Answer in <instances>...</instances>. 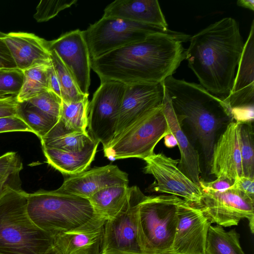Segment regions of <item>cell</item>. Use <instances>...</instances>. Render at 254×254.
Returning a JSON list of instances; mask_svg holds the SVG:
<instances>
[{
    "label": "cell",
    "mask_w": 254,
    "mask_h": 254,
    "mask_svg": "<svg viewBox=\"0 0 254 254\" xmlns=\"http://www.w3.org/2000/svg\"><path fill=\"white\" fill-rule=\"evenodd\" d=\"M190 37L180 32L154 34L91 59V68L101 82L163 83L185 59L182 43Z\"/></svg>",
    "instance_id": "cell-1"
},
{
    "label": "cell",
    "mask_w": 254,
    "mask_h": 254,
    "mask_svg": "<svg viewBox=\"0 0 254 254\" xmlns=\"http://www.w3.org/2000/svg\"><path fill=\"white\" fill-rule=\"evenodd\" d=\"M190 41L185 59L200 84L216 96H227L244 45L237 21L223 18L191 36Z\"/></svg>",
    "instance_id": "cell-2"
},
{
    "label": "cell",
    "mask_w": 254,
    "mask_h": 254,
    "mask_svg": "<svg viewBox=\"0 0 254 254\" xmlns=\"http://www.w3.org/2000/svg\"><path fill=\"white\" fill-rule=\"evenodd\" d=\"M165 96L180 120L190 126L198 140L206 161L210 162L217 130L220 123L217 111L230 109L223 100L200 84L171 75L163 82Z\"/></svg>",
    "instance_id": "cell-3"
},
{
    "label": "cell",
    "mask_w": 254,
    "mask_h": 254,
    "mask_svg": "<svg viewBox=\"0 0 254 254\" xmlns=\"http://www.w3.org/2000/svg\"><path fill=\"white\" fill-rule=\"evenodd\" d=\"M27 212L39 228L53 237L105 224L90 200L58 190H39L27 196Z\"/></svg>",
    "instance_id": "cell-4"
},
{
    "label": "cell",
    "mask_w": 254,
    "mask_h": 254,
    "mask_svg": "<svg viewBox=\"0 0 254 254\" xmlns=\"http://www.w3.org/2000/svg\"><path fill=\"white\" fill-rule=\"evenodd\" d=\"M28 194L9 185L0 198V254H45L53 247L54 237L28 215Z\"/></svg>",
    "instance_id": "cell-5"
},
{
    "label": "cell",
    "mask_w": 254,
    "mask_h": 254,
    "mask_svg": "<svg viewBox=\"0 0 254 254\" xmlns=\"http://www.w3.org/2000/svg\"><path fill=\"white\" fill-rule=\"evenodd\" d=\"M182 199L163 194L147 196L141 203L138 238L142 254H171Z\"/></svg>",
    "instance_id": "cell-6"
},
{
    "label": "cell",
    "mask_w": 254,
    "mask_h": 254,
    "mask_svg": "<svg viewBox=\"0 0 254 254\" xmlns=\"http://www.w3.org/2000/svg\"><path fill=\"white\" fill-rule=\"evenodd\" d=\"M171 133L162 104L139 118L104 149L111 161L128 158L144 159L153 154L157 143Z\"/></svg>",
    "instance_id": "cell-7"
},
{
    "label": "cell",
    "mask_w": 254,
    "mask_h": 254,
    "mask_svg": "<svg viewBox=\"0 0 254 254\" xmlns=\"http://www.w3.org/2000/svg\"><path fill=\"white\" fill-rule=\"evenodd\" d=\"M155 26L110 17H103L82 31L91 59L142 40L156 33L174 34Z\"/></svg>",
    "instance_id": "cell-8"
},
{
    "label": "cell",
    "mask_w": 254,
    "mask_h": 254,
    "mask_svg": "<svg viewBox=\"0 0 254 254\" xmlns=\"http://www.w3.org/2000/svg\"><path fill=\"white\" fill-rule=\"evenodd\" d=\"M146 197L137 186L129 187L121 210L105 223L101 254H142L138 238V214L140 204Z\"/></svg>",
    "instance_id": "cell-9"
},
{
    "label": "cell",
    "mask_w": 254,
    "mask_h": 254,
    "mask_svg": "<svg viewBox=\"0 0 254 254\" xmlns=\"http://www.w3.org/2000/svg\"><path fill=\"white\" fill-rule=\"evenodd\" d=\"M126 86L118 81L101 82L89 103L87 131L103 149L115 136Z\"/></svg>",
    "instance_id": "cell-10"
},
{
    "label": "cell",
    "mask_w": 254,
    "mask_h": 254,
    "mask_svg": "<svg viewBox=\"0 0 254 254\" xmlns=\"http://www.w3.org/2000/svg\"><path fill=\"white\" fill-rule=\"evenodd\" d=\"M202 191L199 208L210 223L222 227L237 225L243 219L249 220L254 233V199L234 188L216 191L200 186Z\"/></svg>",
    "instance_id": "cell-11"
},
{
    "label": "cell",
    "mask_w": 254,
    "mask_h": 254,
    "mask_svg": "<svg viewBox=\"0 0 254 254\" xmlns=\"http://www.w3.org/2000/svg\"><path fill=\"white\" fill-rule=\"evenodd\" d=\"M143 160L145 163L144 173L151 175L155 179L149 188L151 191L175 195L196 205L200 203L202 191L200 186L178 167L179 160L162 153H154Z\"/></svg>",
    "instance_id": "cell-12"
},
{
    "label": "cell",
    "mask_w": 254,
    "mask_h": 254,
    "mask_svg": "<svg viewBox=\"0 0 254 254\" xmlns=\"http://www.w3.org/2000/svg\"><path fill=\"white\" fill-rule=\"evenodd\" d=\"M178 223L171 254H205L211 223L201 209L182 199L177 207Z\"/></svg>",
    "instance_id": "cell-13"
},
{
    "label": "cell",
    "mask_w": 254,
    "mask_h": 254,
    "mask_svg": "<svg viewBox=\"0 0 254 254\" xmlns=\"http://www.w3.org/2000/svg\"><path fill=\"white\" fill-rule=\"evenodd\" d=\"M49 50H54L74 78L80 92L88 96L91 58L82 31L73 30L52 41H47Z\"/></svg>",
    "instance_id": "cell-14"
},
{
    "label": "cell",
    "mask_w": 254,
    "mask_h": 254,
    "mask_svg": "<svg viewBox=\"0 0 254 254\" xmlns=\"http://www.w3.org/2000/svg\"><path fill=\"white\" fill-rule=\"evenodd\" d=\"M126 85L114 137L144 114L161 105L164 98L163 83Z\"/></svg>",
    "instance_id": "cell-15"
},
{
    "label": "cell",
    "mask_w": 254,
    "mask_h": 254,
    "mask_svg": "<svg viewBox=\"0 0 254 254\" xmlns=\"http://www.w3.org/2000/svg\"><path fill=\"white\" fill-rule=\"evenodd\" d=\"M240 124L231 121L214 145L210 160V173L216 178L234 181L243 176L240 144Z\"/></svg>",
    "instance_id": "cell-16"
},
{
    "label": "cell",
    "mask_w": 254,
    "mask_h": 254,
    "mask_svg": "<svg viewBox=\"0 0 254 254\" xmlns=\"http://www.w3.org/2000/svg\"><path fill=\"white\" fill-rule=\"evenodd\" d=\"M128 175L116 165L94 167L66 179L58 190L89 199L105 188L128 186Z\"/></svg>",
    "instance_id": "cell-17"
},
{
    "label": "cell",
    "mask_w": 254,
    "mask_h": 254,
    "mask_svg": "<svg viewBox=\"0 0 254 254\" xmlns=\"http://www.w3.org/2000/svg\"><path fill=\"white\" fill-rule=\"evenodd\" d=\"M254 20L244 44L232 88L223 99L230 111L254 106Z\"/></svg>",
    "instance_id": "cell-18"
},
{
    "label": "cell",
    "mask_w": 254,
    "mask_h": 254,
    "mask_svg": "<svg viewBox=\"0 0 254 254\" xmlns=\"http://www.w3.org/2000/svg\"><path fill=\"white\" fill-rule=\"evenodd\" d=\"M3 39L16 68L22 71L50 61L47 41L33 33L10 32Z\"/></svg>",
    "instance_id": "cell-19"
},
{
    "label": "cell",
    "mask_w": 254,
    "mask_h": 254,
    "mask_svg": "<svg viewBox=\"0 0 254 254\" xmlns=\"http://www.w3.org/2000/svg\"><path fill=\"white\" fill-rule=\"evenodd\" d=\"M103 17L120 18L169 29L157 0H116L106 7Z\"/></svg>",
    "instance_id": "cell-20"
},
{
    "label": "cell",
    "mask_w": 254,
    "mask_h": 254,
    "mask_svg": "<svg viewBox=\"0 0 254 254\" xmlns=\"http://www.w3.org/2000/svg\"><path fill=\"white\" fill-rule=\"evenodd\" d=\"M164 112L168 125L175 137L180 150V169L192 182L199 186L201 173L199 154L190 142L180 124V120L171 103L165 96L163 101Z\"/></svg>",
    "instance_id": "cell-21"
},
{
    "label": "cell",
    "mask_w": 254,
    "mask_h": 254,
    "mask_svg": "<svg viewBox=\"0 0 254 254\" xmlns=\"http://www.w3.org/2000/svg\"><path fill=\"white\" fill-rule=\"evenodd\" d=\"M104 224L54 236L53 248L58 254H101Z\"/></svg>",
    "instance_id": "cell-22"
},
{
    "label": "cell",
    "mask_w": 254,
    "mask_h": 254,
    "mask_svg": "<svg viewBox=\"0 0 254 254\" xmlns=\"http://www.w3.org/2000/svg\"><path fill=\"white\" fill-rule=\"evenodd\" d=\"M99 142L79 152L42 148L47 163L63 174L70 176L86 171L94 160Z\"/></svg>",
    "instance_id": "cell-23"
},
{
    "label": "cell",
    "mask_w": 254,
    "mask_h": 254,
    "mask_svg": "<svg viewBox=\"0 0 254 254\" xmlns=\"http://www.w3.org/2000/svg\"><path fill=\"white\" fill-rule=\"evenodd\" d=\"M40 140L42 148H55L73 152L82 151L97 142L90 136L88 131H68L59 121Z\"/></svg>",
    "instance_id": "cell-24"
},
{
    "label": "cell",
    "mask_w": 254,
    "mask_h": 254,
    "mask_svg": "<svg viewBox=\"0 0 254 254\" xmlns=\"http://www.w3.org/2000/svg\"><path fill=\"white\" fill-rule=\"evenodd\" d=\"M128 191V186L108 187L98 191L89 199L97 213L107 220L114 217L121 210Z\"/></svg>",
    "instance_id": "cell-25"
},
{
    "label": "cell",
    "mask_w": 254,
    "mask_h": 254,
    "mask_svg": "<svg viewBox=\"0 0 254 254\" xmlns=\"http://www.w3.org/2000/svg\"><path fill=\"white\" fill-rule=\"evenodd\" d=\"M205 254H246L235 229L226 231L223 227L210 226L207 235Z\"/></svg>",
    "instance_id": "cell-26"
},
{
    "label": "cell",
    "mask_w": 254,
    "mask_h": 254,
    "mask_svg": "<svg viewBox=\"0 0 254 254\" xmlns=\"http://www.w3.org/2000/svg\"><path fill=\"white\" fill-rule=\"evenodd\" d=\"M49 63L34 66L23 70L24 78L21 88L16 96L19 103L26 102L49 90Z\"/></svg>",
    "instance_id": "cell-27"
},
{
    "label": "cell",
    "mask_w": 254,
    "mask_h": 254,
    "mask_svg": "<svg viewBox=\"0 0 254 254\" xmlns=\"http://www.w3.org/2000/svg\"><path fill=\"white\" fill-rule=\"evenodd\" d=\"M89 102L88 97L73 102L63 101L59 122L71 132H86Z\"/></svg>",
    "instance_id": "cell-28"
},
{
    "label": "cell",
    "mask_w": 254,
    "mask_h": 254,
    "mask_svg": "<svg viewBox=\"0 0 254 254\" xmlns=\"http://www.w3.org/2000/svg\"><path fill=\"white\" fill-rule=\"evenodd\" d=\"M17 116L40 139L53 128L59 121L26 102L19 103Z\"/></svg>",
    "instance_id": "cell-29"
},
{
    "label": "cell",
    "mask_w": 254,
    "mask_h": 254,
    "mask_svg": "<svg viewBox=\"0 0 254 254\" xmlns=\"http://www.w3.org/2000/svg\"><path fill=\"white\" fill-rule=\"evenodd\" d=\"M49 51L51 61L60 82L62 101L65 103L73 102L88 97L80 92L71 73L57 53L54 50Z\"/></svg>",
    "instance_id": "cell-30"
},
{
    "label": "cell",
    "mask_w": 254,
    "mask_h": 254,
    "mask_svg": "<svg viewBox=\"0 0 254 254\" xmlns=\"http://www.w3.org/2000/svg\"><path fill=\"white\" fill-rule=\"evenodd\" d=\"M240 144L243 176L254 178V131L251 124H240Z\"/></svg>",
    "instance_id": "cell-31"
},
{
    "label": "cell",
    "mask_w": 254,
    "mask_h": 254,
    "mask_svg": "<svg viewBox=\"0 0 254 254\" xmlns=\"http://www.w3.org/2000/svg\"><path fill=\"white\" fill-rule=\"evenodd\" d=\"M26 102L59 120L63 101L52 91L47 90Z\"/></svg>",
    "instance_id": "cell-32"
},
{
    "label": "cell",
    "mask_w": 254,
    "mask_h": 254,
    "mask_svg": "<svg viewBox=\"0 0 254 254\" xmlns=\"http://www.w3.org/2000/svg\"><path fill=\"white\" fill-rule=\"evenodd\" d=\"M76 2V0H41L36 7V12L33 17L38 22L48 21Z\"/></svg>",
    "instance_id": "cell-33"
},
{
    "label": "cell",
    "mask_w": 254,
    "mask_h": 254,
    "mask_svg": "<svg viewBox=\"0 0 254 254\" xmlns=\"http://www.w3.org/2000/svg\"><path fill=\"white\" fill-rule=\"evenodd\" d=\"M22 70L15 68H0V92L17 95L23 81Z\"/></svg>",
    "instance_id": "cell-34"
},
{
    "label": "cell",
    "mask_w": 254,
    "mask_h": 254,
    "mask_svg": "<svg viewBox=\"0 0 254 254\" xmlns=\"http://www.w3.org/2000/svg\"><path fill=\"white\" fill-rule=\"evenodd\" d=\"M22 168V163L16 152H9L0 156V184L19 176Z\"/></svg>",
    "instance_id": "cell-35"
},
{
    "label": "cell",
    "mask_w": 254,
    "mask_h": 254,
    "mask_svg": "<svg viewBox=\"0 0 254 254\" xmlns=\"http://www.w3.org/2000/svg\"><path fill=\"white\" fill-rule=\"evenodd\" d=\"M12 131H28L31 128L17 116L0 118V133Z\"/></svg>",
    "instance_id": "cell-36"
},
{
    "label": "cell",
    "mask_w": 254,
    "mask_h": 254,
    "mask_svg": "<svg viewBox=\"0 0 254 254\" xmlns=\"http://www.w3.org/2000/svg\"><path fill=\"white\" fill-rule=\"evenodd\" d=\"M19 104L16 96L0 99V118L17 116Z\"/></svg>",
    "instance_id": "cell-37"
},
{
    "label": "cell",
    "mask_w": 254,
    "mask_h": 254,
    "mask_svg": "<svg viewBox=\"0 0 254 254\" xmlns=\"http://www.w3.org/2000/svg\"><path fill=\"white\" fill-rule=\"evenodd\" d=\"M254 199V178L242 176L231 187Z\"/></svg>",
    "instance_id": "cell-38"
},
{
    "label": "cell",
    "mask_w": 254,
    "mask_h": 254,
    "mask_svg": "<svg viewBox=\"0 0 254 254\" xmlns=\"http://www.w3.org/2000/svg\"><path fill=\"white\" fill-rule=\"evenodd\" d=\"M234 181L226 178H217L215 180L210 182L200 181L199 186H201L211 190L222 191L230 188L233 184Z\"/></svg>",
    "instance_id": "cell-39"
},
{
    "label": "cell",
    "mask_w": 254,
    "mask_h": 254,
    "mask_svg": "<svg viewBox=\"0 0 254 254\" xmlns=\"http://www.w3.org/2000/svg\"><path fill=\"white\" fill-rule=\"evenodd\" d=\"M15 67V64L3 38H0V68Z\"/></svg>",
    "instance_id": "cell-40"
},
{
    "label": "cell",
    "mask_w": 254,
    "mask_h": 254,
    "mask_svg": "<svg viewBox=\"0 0 254 254\" xmlns=\"http://www.w3.org/2000/svg\"><path fill=\"white\" fill-rule=\"evenodd\" d=\"M48 86L49 90L52 91L61 98L60 82L51 61L48 68Z\"/></svg>",
    "instance_id": "cell-41"
},
{
    "label": "cell",
    "mask_w": 254,
    "mask_h": 254,
    "mask_svg": "<svg viewBox=\"0 0 254 254\" xmlns=\"http://www.w3.org/2000/svg\"><path fill=\"white\" fill-rule=\"evenodd\" d=\"M18 176L10 178L7 181L0 184V198L9 185L19 184Z\"/></svg>",
    "instance_id": "cell-42"
},
{
    "label": "cell",
    "mask_w": 254,
    "mask_h": 254,
    "mask_svg": "<svg viewBox=\"0 0 254 254\" xmlns=\"http://www.w3.org/2000/svg\"><path fill=\"white\" fill-rule=\"evenodd\" d=\"M164 138V144L168 148H172L177 145L176 139L172 133L167 134Z\"/></svg>",
    "instance_id": "cell-43"
},
{
    "label": "cell",
    "mask_w": 254,
    "mask_h": 254,
    "mask_svg": "<svg viewBox=\"0 0 254 254\" xmlns=\"http://www.w3.org/2000/svg\"><path fill=\"white\" fill-rule=\"evenodd\" d=\"M237 4L240 6L249 9L253 11L254 10V0H240L237 1Z\"/></svg>",
    "instance_id": "cell-44"
},
{
    "label": "cell",
    "mask_w": 254,
    "mask_h": 254,
    "mask_svg": "<svg viewBox=\"0 0 254 254\" xmlns=\"http://www.w3.org/2000/svg\"><path fill=\"white\" fill-rule=\"evenodd\" d=\"M17 95L10 94L7 93L0 92V99L5 98L11 96H15Z\"/></svg>",
    "instance_id": "cell-45"
},
{
    "label": "cell",
    "mask_w": 254,
    "mask_h": 254,
    "mask_svg": "<svg viewBox=\"0 0 254 254\" xmlns=\"http://www.w3.org/2000/svg\"><path fill=\"white\" fill-rule=\"evenodd\" d=\"M45 254H58L57 251L53 248H52L47 253Z\"/></svg>",
    "instance_id": "cell-46"
},
{
    "label": "cell",
    "mask_w": 254,
    "mask_h": 254,
    "mask_svg": "<svg viewBox=\"0 0 254 254\" xmlns=\"http://www.w3.org/2000/svg\"><path fill=\"white\" fill-rule=\"evenodd\" d=\"M130 254V253H117V254Z\"/></svg>",
    "instance_id": "cell-47"
}]
</instances>
